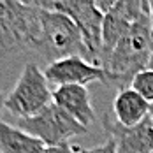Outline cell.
<instances>
[{"label":"cell","mask_w":153,"mask_h":153,"mask_svg":"<svg viewBox=\"0 0 153 153\" xmlns=\"http://www.w3.org/2000/svg\"><path fill=\"white\" fill-rule=\"evenodd\" d=\"M153 53V30L150 11L139 18L125 33L122 41L102 62L107 83H116L122 88L130 86L132 79L141 71L150 67Z\"/></svg>","instance_id":"1"},{"label":"cell","mask_w":153,"mask_h":153,"mask_svg":"<svg viewBox=\"0 0 153 153\" xmlns=\"http://www.w3.org/2000/svg\"><path fill=\"white\" fill-rule=\"evenodd\" d=\"M41 37V7L37 2H0V55L37 49Z\"/></svg>","instance_id":"2"},{"label":"cell","mask_w":153,"mask_h":153,"mask_svg":"<svg viewBox=\"0 0 153 153\" xmlns=\"http://www.w3.org/2000/svg\"><path fill=\"white\" fill-rule=\"evenodd\" d=\"M35 51L46 55L48 58H51V62L62 60L67 56H81L88 60V51L76 23L69 16L56 11H48L42 7H41V37Z\"/></svg>","instance_id":"3"},{"label":"cell","mask_w":153,"mask_h":153,"mask_svg":"<svg viewBox=\"0 0 153 153\" xmlns=\"http://www.w3.org/2000/svg\"><path fill=\"white\" fill-rule=\"evenodd\" d=\"M53 102L49 81L35 63H27L18 77L14 88L5 97L4 107L16 120L30 118Z\"/></svg>","instance_id":"4"},{"label":"cell","mask_w":153,"mask_h":153,"mask_svg":"<svg viewBox=\"0 0 153 153\" xmlns=\"http://www.w3.org/2000/svg\"><path fill=\"white\" fill-rule=\"evenodd\" d=\"M42 9L56 11L69 16L81 32L83 42L88 51V60L100 67L102 56V25L104 14L95 7L93 0H35Z\"/></svg>","instance_id":"5"},{"label":"cell","mask_w":153,"mask_h":153,"mask_svg":"<svg viewBox=\"0 0 153 153\" xmlns=\"http://www.w3.org/2000/svg\"><path fill=\"white\" fill-rule=\"evenodd\" d=\"M16 127H19L27 134L37 137L39 141H42L48 148L67 144L69 139L88 132L86 127H83L76 118H72L55 102L46 106L35 116L16 120Z\"/></svg>","instance_id":"6"},{"label":"cell","mask_w":153,"mask_h":153,"mask_svg":"<svg viewBox=\"0 0 153 153\" xmlns=\"http://www.w3.org/2000/svg\"><path fill=\"white\" fill-rule=\"evenodd\" d=\"M150 11V0H116L114 7L104 16L102 25V56L100 65L114 46L125 37L130 27Z\"/></svg>","instance_id":"7"},{"label":"cell","mask_w":153,"mask_h":153,"mask_svg":"<svg viewBox=\"0 0 153 153\" xmlns=\"http://www.w3.org/2000/svg\"><path fill=\"white\" fill-rule=\"evenodd\" d=\"M44 76L49 83L56 86H67V85L86 86L90 83H107L104 69L93 65L81 56H67L62 60L51 62L44 71Z\"/></svg>","instance_id":"8"},{"label":"cell","mask_w":153,"mask_h":153,"mask_svg":"<svg viewBox=\"0 0 153 153\" xmlns=\"http://www.w3.org/2000/svg\"><path fill=\"white\" fill-rule=\"evenodd\" d=\"M102 125L116 144V153H152L153 152V120L152 114L136 127H122L118 122L102 118Z\"/></svg>","instance_id":"9"},{"label":"cell","mask_w":153,"mask_h":153,"mask_svg":"<svg viewBox=\"0 0 153 153\" xmlns=\"http://www.w3.org/2000/svg\"><path fill=\"white\" fill-rule=\"evenodd\" d=\"M53 102L76 118L83 127H90L95 122V109L92 106V99L86 86L81 85H67L56 86L53 90Z\"/></svg>","instance_id":"10"},{"label":"cell","mask_w":153,"mask_h":153,"mask_svg":"<svg viewBox=\"0 0 153 153\" xmlns=\"http://www.w3.org/2000/svg\"><path fill=\"white\" fill-rule=\"evenodd\" d=\"M153 106L148 104L134 88L127 86L118 90L113 100V111L116 114V122L122 127H136L144 122L152 114Z\"/></svg>","instance_id":"11"},{"label":"cell","mask_w":153,"mask_h":153,"mask_svg":"<svg viewBox=\"0 0 153 153\" xmlns=\"http://www.w3.org/2000/svg\"><path fill=\"white\" fill-rule=\"evenodd\" d=\"M46 144L19 127L0 120V153H44Z\"/></svg>","instance_id":"12"},{"label":"cell","mask_w":153,"mask_h":153,"mask_svg":"<svg viewBox=\"0 0 153 153\" xmlns=\"http://www.w3.org/2000/svg\"><path fill=\"white\" fill-rule=\"evenodd\" d=\"M130 88H134L148 104L153 106V69H144L136 74L130 83Z\"/></svg>","instance_id":"13"},{"label":"cell","mask_w":153,"mask_h":153,"mask_svg":"<svg viewBox=\"0 0 153 153\" xmlns=\"http://www.w3.org/2000/svg\"><path fill=\"white\" fill-rule=\"evenodd\" d=\"M76 153H116V144L109 137L106 143L93 146V148H76Z\"/></svg>","instance_id":"14"},{"label":"cell","mask_w":153,"mask_h":153,"mask_svg":"<svg viewBox=\"0 0 153 153\" xmlns=\"http://www.w3.org/2000/svg\"><path fill=\"white\" fill-rule=\"evenodd\" d=\"M44 153H76V146H72L71 143H67V144L55 146V148H46Z\"/></svg>","instance_id":"15"},{"label":"cell","mask_w":153,"mask_h":153,"mask_svg":"<svg viewBox=\"0 0 153 153\" xmlns=\"http://www.w3.org/2000/svg\"><path fill=\"white\" fill-rule=\"evenodd\" d=\"M150 19H152V30H153V0H150Z\"/></svg>","instance_id":"16"},{"label":"cell","mask_w":153,"mask_h":153,"mask_svg":"<svg viewBox=\"0 0 153 153\" xmlns=\"http://www.w3.org/2000/svg\"><path fill=\"white\" fill-rule=\"evenodd\" d=\"M4 102H5V99H4V95H2V92H0V114H2V111L5 109V107H4Z\"/></svg>","instance_id":"17"},{"label":"cell","mask_w":153,"mask_h":153,"mask_svg":"<svg viewBox=\"0 0 153 153\" xmlns=\"http://www.w3.org/2000/svg\"><path fill=\"white\" fill-rule=\"evenodd\" d=\"M152 120H153V109H152Z\"/></svg>","instance_id":"18"},{"label":"cell","mask_w":153,"mask_h":153,"mask_svg":"<svg viewBox=\"0 0 153 153\" xmlns=\"http://www.w3.org/2000/svg\"><path fill=\"white\" fill-rule=\"evenodd\" d=\"M152 153H153V152H152Z\"/></svg>","instance_id":"19"}]
</instances>
